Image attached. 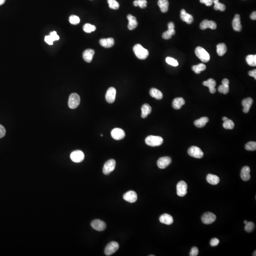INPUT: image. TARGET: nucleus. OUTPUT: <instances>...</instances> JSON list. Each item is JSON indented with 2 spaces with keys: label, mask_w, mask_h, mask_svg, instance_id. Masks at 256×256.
Returning <instances> with one entry per match:
<instances>
[{
  "label": "nucleus",
  "mask_w": 256,
  "mask_h": 256,
  "mask_svg": "<svg viewBox=\"0 0 256 256\" xmlns=\"http://www.w3.org/2000/svg\"><path fill=\"white\" fill-rule=\"evenodd\" d=\"M45 41L47 44H48L49 45H53V42H54L49 35H48V36H46L45 37Z\"/></svg>",
  "instance_id": "52"
},
{
  "label": "nucleus",
  "mask_w": 256,
  "mask_h": 256,
  "mask_svg": "<svg viewBox=\"0 0 256 256\" xmlns=\"http://www.w3.org/2000/svg\"><path fill=\"white\" fill-rule=\"evenodd\" d=\"M127 19L129 21V24L128 25V28L129 30L132 31L134 30L138 25L136 17L131 15H128Z\"/></svg>",
  "instance_id": "23"
},
{
  "label": "nucleus",
  "mask_w": 256,
  "mask_h": 256,
  "mask_svg": "<svg viewBox=\"0 0 256 256\" xmlns=\"http://www.w3.org/2000/svg\"><path fill=\"white\" fill-rule=\"evenodd\" d=\"M119 245L115 241L111 242L105 247L104 253L106 256H111L118 250Z\"/></svg>",
  "instance_id": "5"
},
{
  "label": "nucleus",
  "mask_w": 256,
  "mask_h": 256,
  "mask_svg": "<svg viewBox=\"0 0 256 256\" xmlns=\"http://www.w3.org/2000/svg\"><path fill=\"white\" fill-rule=\"evenodd\" d=\"M188 153L190 156L196 158H201L203 157L204 153L199 147L192 146L188 150Z\"/></svg>",
  "instance_id": "7"
},
{
  "label": "nucleus",
  "mask_w": 256,
  "mask_h": 256,
  "mask_svg": "<svg viewBox=\"0 0 256 256\" xmlns=\"http://www.w3.org/2000/svg\"><path fill=\"white\" fill-rule=\"evenodd\" d=\"M109 6L111 9L117 10L120 7L119 3L116 0H107Z\"/></svg>",
  "instance_id": "39"
},
{
  "label": "nucleus",
  "mask_w": 256,
  "mask_h": 256,
  "mask_svg": "<svg viewBox=\"0 0 256 256\" xmlns=\"http://www.w3.org/2000/svg\"><path fill=\"white\" fill-rule=\"evenodd\" d=\"M229 81L227 79H224L222 81V84L223 85H229Z\"/></svg>",
  "instance_id": "55"
},
{
  "label": "nucleus",
  "mask_w": 256,
  "mask_h": 256,
  "mask_svg": "<svg viewBox=\"0 0 256 256\" xmlns=\"http://www.w3.org/2000/svg\"><path fill=\"white\" fill-rule=\"evenodd\" d=\"M187 185L184 181L179 182L177 186V195L180 197H183L187 194Z\"/></svg>",
  "instance_id": "8"
},
{
  "label": "nucleus",
  "mask_w": 256,
  "mask_h": 256,
  "mask_svg": "<svg viewBox=\"0 0 256 256\" xmlns=\"http://www.w3.org/2000/svg\"><path fill=\"white\" fill-rule=\"evenodd\" d=\"M116 161L114 159H110L104 164L103 167V173L104 174L108 175L114 170L115 168Z\"/></svg>",
  "instance_id": "6"
},
{
  "label": "nucleus",
  "mask_w": 256,
  "mask_h": 256,
  "mask_svg": "<svg viewBox=\"0 0 256 256\" xmlns=\"http://www.w3.org/2000/svg\"><path fill=\"white\" fill-rule=\"evenodd\" d=\"M99 42L101 46L105 48H110L114 45V40L112 38L102 39L100 40Z\"/></svg>",
  "instance_id": "25"
},
{
  "label": "nucleus",
  "mask_w": 256,
  "mask_h": 256,
  "mask_svg": "<svg viewBox=\"0 0 256 256\" xmlns=\"http://www.w3.org/2000/svg\"><path fill=\"white\" fill-rule=\"evenodd\" d=\"M80 103V97L77 93H73L70 95L69 106L70 108L74 109L78 106Z\"/></svg>",
  "instance_id": "4"
},
{
  "label": "nucleus",
  "mask_w": 256,
  "mask_h": 256,
  "mask_svg": "<svg viewBox=\"0 0 256 256\" xmlns=\"http://www.w3.org/2000/svg\"><path fill=\"white\" fill-rule=\"evenodd\" d=\"M6 0H0V5H2L5 3Z\"/></svg>",
  "instance_id": "56"
},
{
  "label": "nucleus",
  "mask_w": 256,
  "mask_h": 256,
  "mask_svg": "<svg viewBox=\"0 0 256 256\" xmlns=\"http://www.w3.org/2000/svg\"><path fill=\"white\" fill-rule=\"evenodd\" d=\"M223 127L225 129H227V130H228V129L232 130L234 127V124L233 120L228 119L227 120L224 122L223 124Z\"/></svg>",
  "instance_id": "37"
},
{
  "label": "nucleus",
  "mask_w": 256,
  "mask_h": 256,
  "mask_svg": "<svg viewBox=\"0 0 256 256\" xmlns=\"http://www.w3.org/2000/svg\"><path fill=\"white\" fill-rule=\"evenodd\" d=\"M256 251H255V252H254V254H253V256H256Z\"/></svg>",
  "instance_id": "59"
},
{
  "label": "nucleus",
  "mask_w": 256,
  "mask_h": 256,
  "mask_svg": "<svg viewBox=\"0 0 256 256\" xmlns=\"http://www.w3.org/2000/svg\"><path fill=\"white\" fill-rule=\"evenodd\" d=\"M149 94L151 97L156 98L157 100H161L162 99L163 96L162 92L156 88H153L150 89Z\"/></svg>",
  "instance_id": "31"
},
{
  "label": "nucleus",
  "mask_w": 256,
  "mask_h": 256,
  "mask_svg": "<svg viewBox=\"0 0 256 256\" xmlns=\"http://www.w3.org/2000/svg\"><path fill=\"white\" fill-rule=\"evenodd\" d=\"M253 103V100L250 97L244 99L242 102V105L243 107V112L244 113H248L249 112L250 107Z\"/></svg>",
  "instance_id": "24"
},
{
  "label": "nucleus",
  "mask_w": 256,
  "mask_h": 256,
  "mask_svg": "<svg viewBox=\"0 0 256 256\" xmlns=\"http://www.w3.org/2000/svg\"><path fill=\"white\" fill-rule=\"evenodd\" d=\"M134 6H139L141 8L144 9L147 7V1L146 0H135L133 2Z\"/></svg>",
  "instance_id": "36"
},
{
  "label": "nucleus",
  "mask_w": 256,
  "mask_h": 256,
  "mask_svg": "<svg viewBox=\"0 0 256 256\" xmlns=\"http://www.w3.org/2000/svg\"><path fill=\"white\" fill-rule=\"evenodd\" d=\"M206 180L211 185H216L219 183L220 178L216 175L209 174L206 177Z\"/></svg>",
  "instance_id": "29"
},
{
  "label": "nucleus",
  "mask_w": 256,
  "mask_h": 256,
  "mask_svg": "<svg viewBox=\"0 0 256 256\" xmlns=\"http://www.w3.org/2000/svg\"><path fill=\"white\" fill-rule=\"evenodd\" d=\"M172 35L170 33L167 31L163 34L162 38L165 40H169V39L172 38Z\"/></svg>",
  "instance_id": "50"
},
{
  "label": "nucleus",
  "mask_w": 256,
  "mask_h": 256,
  "mask_svg": "<svg viewBox=\"0 0 256 256\" xmlns=\"http://www.w3.org/2000/svg\"><path fill=\"white\" fill-rule=\"evenodd\" d=\"M91 226L94 229L99 232L104 231L106 229V225L105 223L100 220H95L92 221Z\"/></svg>",
  "instance_id": "11"
},
{
  "label": "nucleus",
  "mask_w": 256,
  "mask_h": 256,
  "mask_svg": "<svg viewBox=\"0 0 256 256\" xmlns=\"http://www.w3.org/2000/svg\"><path fill=\"white\" fill-rule=\"evenodd\" d=\"M133 49L136 57L139 59L141 60H144L147 58L149 55V51L139 44L135 45Z\"/></svg>",
  "instance_id": "1"
},
{
  "label": "nucleus",
  "mask_w": 256,
  "mask_h": 256,
  "mask_svg": "<svg viewBox=\"0 0 256 256\" xmlns=\"http://www.w3.org/2000/svg\"><path fill=\"white\" fill-rule=\"evenodd\" d=\"M180 17L182 21L186 22L187 23L189 24L192 23L194 21L193 16L187 13L184 9L182 10L181 11Z\"/></svg>",
  "instance_id": "18"
},
{
  "label": "nucleus",
  "mask_w": 256,
  "mask_h": 256,
  "mask_svg": "<svg viewBox=\"0 0 256 256\" xmlns=\"http://www.w3.org/2000/svg\"><path fill=\"white\" fill-rule=\"evenodd\" d=\"M94 50L93 49H87L83 53V57L85 61L90 63L93 60V57L94 55Z\"/></svg>",
  "instance_id": "22"
},
{
  "label": "nucleus",
  "mask_w": 256,
  "mask_h": 256,
  "mask_svg": "<svg viewBox=\"0 0 256 256\" xmlns=\"http://www.w3.org/2000/svg\"><path fill=\"white\" fill-rule=\"evenodd\" d=\"M159 221L162 224L166 225H171L173 223L174 219L171 215L165 213L160 216Z\"/></svg>",
  "instance_id": "21"
},
{
  "label": "nucleus",
  "mask_w": 256,
  "mask_h": 256,
  "mask_svg": "<svg viewBox=\"0 0 256 256\" xmlns=\"http://www.w3.org/2000/svg\"><path fill=\"white\" fill-rule=\"evenodd\" d=\"M198 252H199V250H198V248L196 247H194L191 249V251L189 253V255L190 256H198Z\"/></svg>",
  "instance_id": "46"
},
{
  "label": "nucleus",
  "mask_w": 256,
  "mask_h": 256,
  "mask_svg": "<svg viewBox=\"0 0 256 256\" xmlns=\"http://www.w3.org/2000/svg\"><path fill=\"white\" fill-rule=\"evenodd\" d=\"M163 139L159 136L150 135L147 137L145 139V143L148 146L151 147H156L159 146L162 144Z\"/></svg>",
  "instance_id": "2"
},
{
  "label": "nucleus",
  "mask_w": 256,
  "mask_h": 256,
  "mask_svg": "<svg viewBox=\"0 0 256 256\" xmlns=\"http://www.w3.org/2000/svg\"><path fill=\"white\" fill-rule=\"evenodd\" d=\"M152 111V108L149 104H144L141 107V117L146 118Z\"/></svg>",
  "instance_id": "27"
},
{
  "label": "nucleus",
  "mask_w": 256,
  "mask_h": 256,
  "mask_svg": "<svg viewBox=\"0 0 256 256\" xmlns=\"http://www.w3.org/2000/svg\"><path fill=\"white\" fill-rule=\"evenodd\" d=\"M168 30L167 31L170 33L172 35H174L176 33L174 30V24L173 22H170L168 24Z\"/></svg>",
  "instance_id": "45"
},
{
  "label": "nucleus",
  "mask_w": 256,
  "mask_h": 256,
  "mask_svg": "<svg viewBox=\"0 0 256 256\" xmlns=\"http://www.w3.org/2000/svg\"><path fill=\"white\" fill-rule=\"evenodd\" d=\"M116 94V90L115 88L112 87L109 88L105 95V98L107 102L109 103H114L115 100Z\"/></svg>",
  "instance_id": "12"
},
{
  "label": "nucleus",
  "mask_w": 256,
  "mask_h": 256,
  "mask_svg": "<svg viewBox=\"0 0 256 256\" xmlns=\"http://www.w3.org/2000/svg\"><path fill=\"white\" fill-rule=\"evenodd\" d=\"M250 19L252 20H256V11H253L251 13V15H250Z\"/></svg>",
  "instance_id": "54"
},
{
  "label": "nucleus",
  "mask_w": 256,
  "mask_h": 256,
  "mask_svg": "<svg viewBox=\"0 0 256 256\" xmlns=\"http://www.w3.org/2000/svg\"><path fill=\"white\" fill-rule=\"evenodd\" d=\"M69 21L70 23L73 25H77L79 23L80 20V18L74 15L70 16L69 19Z\"/></svg>",
  "instance_id": "43"
},
{
  "label": "nucleus",
  "mask_w": 256,
  "mask_h": 256,
  "mask_svg": "<svg viewBox=\"0 0 256 256\" xmlns=\"http://www.w3.org/2000/svg\"><path fill=\"white\" fill-rule=\"evenodd\" d=\"M245 149L248 151H254L256 149V142L250 141L245 145Z\"/></svg>",
  "instance_id": "40"
},
{
  "label": "nucleus",
  "mask_w": 256,
  "mask_h": 256,
  "mask_svg": "<svg viewBox=\"0 0 256 256\" xmlns=\"http://www.w3.org/2000/svg\"><path fill=\"white\" fill-rule=\"evenodd\" d=\"M250 167L245 166L242 168L241 172V178L244 181H247L250 178Z\"/></svg>",
  "instance_id": "20"
},
{
  "label": "nucleus",
  "mask_w": 256,
  "mask_h": 256,
  "mask_svg": "<svg viewBox=\"0 0 256 256\" xmlns=\"http://www.w3.org/2000/svg\"><path fill=\"white\" fill-rule=\"evenodd\" d=\"M71 159L75 163L81 162L85 158L84 153L81 150H75L70 155Z\"/></svg>",
  "instance_id": "10"
},
{
  "label": "nucleus",
  "mask_w": 256,
  "mask_h": 256,
  "mask_svg": "<svg viewBox=\"0 0 256 256\" xmlns=\"http://www.w3.org/2000/svg\"><path fill=\"white\" fill-rule=\"evenodd\" d=\"M218 91L220 93L222 94H227L229 91V85H221L219 86Z\"/></svg>",
  "instance_id": "42"
},
{
  "label": "nucleus",
  "mask_w": 256,
  "mask_h": 256,
  "mask_svg": "<svg viewBox=\"0 0 256 256\" xmlns=\"http://www.w3.org/2000/svg\"><path fill=\"white\" fill-rule=\"evenodd\" d=\"M195 53L196 56L203 62H208L210 59V56L209 53L202 47H197L195 50Z\"/></svg>",
  "instance_id": "3"
},
{
  "label": "nucleus",
  "mask_w": 256,
  "mask_h": 256,
  "mask_svg": "<svg viewBox=\"0 0 256 256\" xmlns=\"http://www.w3.org/2000/svg\"><path fill=\"white\" fill-rule=\"evenodd\" d=\"M111 136L114 140L119 141L124 138L125 133L123 129L120 128H114L111 131Z\"/></svg>",
  "instance_id": "13"
},
{
  "label": "nucleus",
  "mask_w": 256,
  "mask_h": 256,
  "mask_svg": "<svg viewBox=\"0 0 256 256\" xmlns=\"http://www.w3.org/2000/svg\"><path fill=\"white\" fill-rule=\"evenodd\" d=\"M200 2L205 4L207 6H211L213 3V0H200Z\"/></svg>",
  "instance_id": "49"
},
{
  "label": "nucleus",
  "mask_w": 256,
  "mask_h": 256,
  "mask_svg": "<svg viewBox=\"0 0 256 256\" xmlns=\"http://www.w3.org/2000/svg\"><path fill=\"white\" fill-rule=\"evenodd\" d=\"M233 27L236 31H241L242 30V26L241 24V17L239 15H236L233 19Z\"/></svg>",
  "instance_id": "17"
},
{
  "label": "nucleus",
  "mask_w": 256,
  "mask_h": 256,
  "mask_svg": "<svg viewBox=\"0 0 256 256\" xmlns=\"http://www.w3.org/2000/svg\"><path fill=\"white\" fill-rule=\"evenodd\" d=\"M206 69V65L203 63L199 64L197 65L192 66V70L197 74H199L201 72L205 70Z\"/></svg>",
  "instance_id": "33"
},
{
  "label": "nucleus",
  "mask_w": 256,
  "mask_h": 256,
  "mask_svg": "<svg viewBox=\"0 0 256 256\" xmlns=\"http://www.w3.org/2000/svg\"><path fill=\"white\" fill-rule=\"evenodd\" d=\"M166 61L168 64L174 66H177L178 65V61L174 58L170 57H167L166 59Z\"/></svg>",
  "instance_id": "44"
},
{
  "label": "nucleus",
  "mask_w": 256,
  "mask_h": 256,
  "mask_svg": "<svg viewBox=\"0 0 256 256\" xmlns=\"http://www.w3.org/2000/svg\"><path fill=\"white\" fill-rule=\"evenodd\" d=\"M220 241L217 238H213L211 240L210 244V245L212 247H215V246H217L219 243Z\"/></svg>",
  "instance_id": "48"
},
{
  "label": "nucleus",
  "mask_w": 256,
  "mask_h": 256,
  "mask_svg": "<svg viewBox=\"0 0 256 256\" xmlns=\"http://www.w3.org/2000/svg\"><path fill=\"white\" fill-rule=\"evenodd\" d=\"M6 134V130L3 126L0 124V138H2L5 136Z\"/></svg>",
  "instance_id": "51"
},
{
  "label": "nucleus",
  "mask_w": 256,
  "mask_h": 256,
  "mask_svg": "<svg viewBox=\"0 0 256 256\" xmlns=\"http://www.w3.org/2000/svg\"><path fill=\"white\" fill-rule=\"evenodd\" d=\"M96 27L90 24L87 23L84 25L83 30L86 33H91L96 30Z\"/></svg>",
  "instance_id": "38"
},
{
  "label": "nucleus",
  "mask_w": 256,
  "mask_h": 256,
  "mask_svg": "<svg viewBox=\"0 0 256 256\" xmlns=\"http://www.w3.org/2000/svg\"><path fill=\"white\" fill-rule=\"evenodd\" d=\"M227 51V47L224 43H219L217 46V53L219 56H223Z\"/></svg>",
  "instance_id": "32"
},
{
  "label": "nucleus",
  "mask_w": 256,
  "mask_h": 256,
  "mask_svg": "<svg viewBox=\"0 0 256 256\" xmlns=\"http://www.w3.org/2000/svg\"><path fill=\"white\" fill-rule=\"evenodd\" d=\"M216 219V215L211 212H205L202 217V222L205 225H210L215 221Z\"/></svg>",
  "instance_id": "9"
},
{
  "label": "nucleus",
  "mask_w": 256,
  "mask_h": 256,
  "mask_svg": "<svg viewBox=\"0 0 256 256\" xmlns=\"http://www.w3.org/2000/svg\"><path fill=\"white\" fill-rule=\"evenodd\" d=\"M249 75L250 77H253L255 79H256V70L254 69L252 71L249 72Z\"/></svg>",
  "instance_id": "53"
},
{
  "label": "nucleus",
  "mask_w": 256,
  "mask_h": 256,
  "mask_svg": "<svg viewBox=\"0 0 256 256\" xmlns=\"http://www.w3.org/2000/svg\"><path fill=\"white\" fill-rule=\"evenodd\" d=\"M246 61L249 65L252 66L256 65V55H249L246 57Z\"/></svg>",
  "instance_id": "34"
},
{
  "label": "nucleus",
  "mask_w": 256,
  "mask_h": 256,
  "mask_svg": "<svg viewBox=\"0 0 256 256\" xmlns=\"http://www.w3.org/2000/svg\"><path fill=\"white\" fill-rule=\"evenodd\" d=\"M204 86H206L209 88L210 92L211 94H214L216 91L215 86H216V81L212 78H210L206 81L203 82Z\"/></svg>",
  "instance_id": "19"
},
{
  "label": "nucleus",
  "mask_w": 256,
  "mask_h": 256,
  "mask_svg": "<svg viewBox=\"0 0 256 256\" xmlns=\"http://www.w3.org/2000/svg\"><path fill=\"white\" fill-rule=\"evenodd\" d=\"M123 198L127 202L133 203L137 200V195L134 191H129L124 194Z\"/></svg>",
  "instance_id": "15"
},
{
  "label": "nucleus",
  "mask_w": 256,
  "mask_h": 256,
  "mask_svg": "<svg viewBox=\"0 0 256 256\" xmlns=\"http://www.w3.org/2000/svg\"><path fill=\"white\" fill-rule=\"evenodd\" d=\"M185 101L182 97L175 98L173 101L172 106L174 109L179 110L185 104Z\"/></svg>",
  "instance_id": "26"
},
{
  "label": "nucleus",
  "mask_w": 256,
  "mask_h": 256,
  "mask_svg": "<svg viewBox=\"0 0 256 256\" xmlns=\"http://www.w3.org/2000/svg\"><path fill=\"white\" fill-rule=\"evenodd\" d=\"M247 223H248V221H247V220H245V221H244V224H245V225H246V224H247Z\"/></svg>",
  "instance_id": "58"
},
{
  "label": "nucleus",
  "mask_w": 256,
  "mask_h": 256,
  "mask_svg": "<svg viewBox=\"0 0 256 256\" xmlns=\"http://www.w3.org/2000/svg\"><path fill=\"white\" fill-rule=\"evenodd\" d=\"M255 225L253 222H248L245 225V230L247 233H251L255 229Z\"/></svg>",
  "instance_id": "41"
},
{
  "label": "nucleus",
  "mask_w": 256,
  "mask_h": 256,
  "mask_svg": "<svg viewBox=\"0 0 256 256\" xmlns=\"http://www.w3.org/2000/svg\"><path fill=\"white\" fill-rule=\"evenodd\" d=\"M172 160L168 157H160L157 161V165L159 168L164 169L171 163Z\"/></svg>",
  "instance_id": "14"
},
{
  "label": "nucleus",
  "mask_w": 256,
  "mask_h": 256,
  "mask_svg": "<svg viewBox=\"0 0 256 256\" xmlns=\"http://www.w3.org/2000/svg\"><path fill=\"white\" fill-rule=\"evenodd\" d=\"M228 119V118L226 117H223V120H224V122H225V121H226V120H227Z\"/></svg>",
  "instance_id": "57"
},
{
  "label": "nucleus",
  "mask_w": 256,
  "mask_h": 256,
  "mask_svg": "<svg viewBox=\"0 0 256 256\" xmlns=\"http://www.w3.org/2000/svg\"><path fill=\"white\" fill-rule=\"evenodd\" d=\"M209 122V118L207 117H203L199 119L195 120L194 124L197 127L201 128L204 127L206 125V124Z\"/></svg>",
  "instance_id": "30"
},
{
  "label": "nucleus",
  "mask_w": 256,
  "mask_h": 256,
  "mask_svg": "<svg viewBox=\"0 0 256 256\" xmlns=\"http://www.w3.org/2000/svg\"><path fill=\"white\" fill-rule=\"evenodd\" d=\"M216 28V23L212 21H210L207 19H204L200 24V28L203 30H206L207 28L215 30Z\"/></svg>",
  "instance_id": "16"
},
{
  "label": "nucleus",
  "mask_w": 256,
  "mask_h": 256,
  "mask_svg": "<svg viewBox=\"0 0 256 256\" xmlns=\"http://www.w3.org/2000/svg\"><path fill=\"white\" fill-rule=\"evenodd\" d=\"M213 3H214V9L215 10H219L221 11L225 10V5L219 2V0H213Z\"/></svg>",
  "instance_id": "35"
},
{
  "label": "nucleus",
  "mask_w": 256,
  "mask_h": 256,
  "mask_svg": "<svg viewBox=\"0 0 256 256\" xmlns=\"http://www.w3.org/2000/svg\"><path fill=\"white\" fill-rule=\"evenodd\" d=\"M157 4L160 8L161 12L166 13L168 11L169 7L168 0H159L157 2Z\"/></svg>",
  "instance_id": "28"
},
{
  "label": "nucleus",
  "mask_w": 256,
  "mask_h": 256,
  "mask_svg": "<svg viewBox=\"0 0 256 256\" xmlns=\"http://www.w3.org/2000/svg\"><path fill=\"white\" fill-rule=\"evenodd\" d=\"M49 36H50V37H51V38L52 39V40H53V41H56V40H59V36L57 35V32L55 31L51 32L50 33Z\"/></svg>",
  "instance_id": "47"
}]
</instances>
